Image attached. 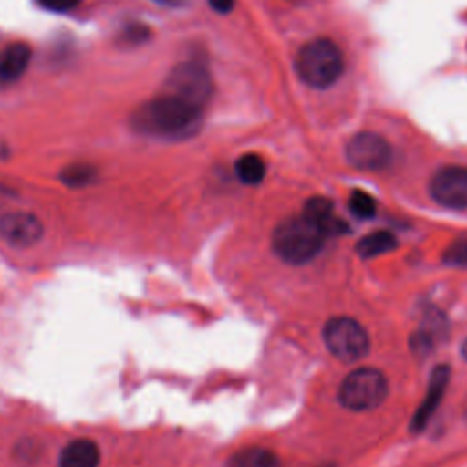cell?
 Segmentation results:
<instances>
[{
	"label": "cell",
	"instance_id": "cell-1",
	"mask_svg": "<svg viewBox=\"0 0 467 467\" xmlns=\"http://www.w3.org/2000/svg\"><path fill=\"white\" fill-rule=\"evenodd\" d=\"M133 128L140 133L182 140L199 133L202 126V108L162 93L144 102L131 117Z\"/></svg>",
	"mask_w": 467,
	"mask_h": 467
},
{
	"label": "cell",
	"instance_id": "cell-2",
	"mask_svg": "<svg viewBox=\"0 0 467 467\" xmlns=\"http://www.w3.org/2000/svg\"><path fill=\"white\" fill-rule=\"evenodd\" d=\"M325 241L323 232L303 215L281 221L272 234V248L279 259L303 265L317 255Z\"/></svg>",
	"mask_w": 467,
	"mask_h": 467
},
{
	"label": "cell",
	"instance_id": "cell-3",
	"mask_svg": "<svg viewBox=\"0 0 467 467\" xmlns=\"http://www.w3.org/2000/svg\"><path fill=\"white\" fill-rule=\"evenodd\" d=\"M297 77L310 88L325 89L343 73V53L328 38L306 42L296 57Z\"/></svg>",
	"mask_w": 467,
	"mask_h": 467
},
{
	"label": "cell",
	"instance_id": "cell-4",
	"mask_svg": "<svg viewBox=\"0 0 467 467\" xmlns=\"http://www.w3.org/2000/svg\"><path fill=\"white\" fill-rule=\"evenodd\" d=\"M387 392L389 383L383 372L372 367H359L345 376L337 398L348 410H370L385 400Z\"/></svg>",
	"mask_w": 467,
	"mask_h": 467
},
{
	"label": "cell",
	"instance_id": "cell-5",
	"mask_svg": "<svg viewBox=\"0 0 467 467\" xmlns=\"http://www.w3.org/2000/svg\"><path fill=\"white\" fill-rule=\"evenodd\" d=\"M323 341L328 352L345 363L359 361L370 348L367 330L352 317L337 316L325 323Z\"/></svg>",
	"mask_w": 467,
	"mask_h": 467
},
{
	"label": "cell",
	"instance_id": "cell-6",
	"mask_svg": "<svg viewBox=\"0 0 467 467\" xmlns=\"http://www.w3.org/2000/svg\"><path fill=\"white\" fill-rule=\"evenodd\" d=\"M164 93L177 97L184 102H190L193 106L204 108L212 95L210 73L199 62H181L170 71L164 82Z\"/></svg>",
	"mask_w": 467,
	"mask_h": 467
},
{
	"label": "cell",
	"instance_id": "cell-7",
	"mask_svg": "<svg viewBox=\"0 0 467 467\" xmlns=\"http://www.w3.org/2000/svg\"><path fill=\"white\" fill-rule=\"evenodd\" d=\"M345 157L358 170L376 171L390 162L392 151L390 144L379 133L359 131L347 142Z\"/></svg>",
	"mask_w": 467,
	"mask_h": 467
},
{
	"label": "cell",
	"instance_id": "cell-8",
	"mask_svg": "<svg viewBox=\"0 0 467 467\" xmlns=\"http://www.w3.org/2000/svg\"><path fill=\"white\" fill-rule=\"evenodd\" d=\"M431 197L445 208L465 210L467 208V168L465 166H443L429 182Z\"/></svg>",
	"mask_w": 467,
	"mask_h": 467
},
{
	"label": "cell",
	"instance_id": "cell-9",
	"mask_svg": "<svg viewBox=\"0 0 467 467\" xmlns=\"http://www.w3.org/2000/svg\"><path fill=\"white\" fill-rule=\"evenodd\" d=\"M42 234L44 224L31 212H7L0 217V239L13 248H29Z\"/></svg>",
	"mask_w": 467,
	"mask_h": 467
},
{
	"label": "cell",
	"instance_id": "cell-10",
	"mask_svg": "<svg viewBox=\"0 0 467 467\" xmlns=\"http://www.w3.org/2000/svg\"><path fill=\"white\" fill-rule=\"evenodd\" d=\"M449 367L447 365H438L432 368L431 378H429V385H427V392L420 403V407L414 410L412 420H410V431L412 432H421L427 423L432 420L434 412L438 410L441 398L447 390L449 385Z\"/></svg>",
	"mask_w": 467,
	"mask_h": 467
},
{
	"label": "cell",
	"instance_id": "cell-11",
	"mask_svg": "<svg viewBox=\"0 0 467 467\" xmlns=\"http://www.w3.org/2000/svg\"><path fill=\"white\" fill-rule=\"evenodd\" d=\"M301 215L306 217L310 223H314L323 232L325 237L348 232L345 221L339 219L334 213L332 202L328 199H325V197H312V199H308L305 202V206H303Z\"/></svg>",
	"mask_w": 467,
	"mask_h": 467
},
{
	"label": "cell",
	"instance_id": "cell-12",
	"mask_svg": "<svg viewBox=\"0 0 467 467\" xmlns=\"http://www.w3.org/2000/svg\"><path fill=\"white\" fill-rule=\"evenodd\" d=\"M31 49L24 42H13L0 53V84H13L27 69Z\"/></svg>",
	"mask_w": 467,
	"mask_h": 467
},
{
	"label": "cell",
	"instance_id": "cell-13",
	"mask_svg": "<svg viewBox=\"0 0 467 467\" xmlns=\"http://www.w3.org/2000/svg\"><path fill=\"white\" fill-rule=\"evenodd\" d=\"M100 451L93 440L77 438L69 441L58 460V467H99Z\"/></svg>",
	"mask_w": 467,
	"mask_h": 467
},
{
	"label": "cell",
	"instance_id": "cell-14",
	"mask_svg": "<svg viewBox=\"0 0 467 467\" xmlns=\"http://www.w3.org/2000/svg\"><path fill=\"white\" fill-rule=\"evenodd\" d=\"M226 467H281L279 458L265 447H246L234 452Z\"/></svg>",
	"mask_w": 467,
	"mask_h": 467
},
{
	"label": "cell",
	"instance_id": "cell-15",
	"mask_svg": "<svg viewBox=\"0 0 467 467\" xmlns=\"http://www.w3.org/2000/svg\"><path fill=\"white\" fill-rule=\"evenodd\" d=\"M398 241L390 232H372L365 237H361L356 244V254L363 259H372L378 257L381 254H389L392 250H396Z\"/></svg>",
	"mask_w": 467,
	"mask_h": 467
},
{
	"label": "cell",
	"instance_id": "cell-16",
	"mask_svg": "<svg viewBox=\"0 0 467 467\" xmlns=\"http://www.w3.org/2000/svg\"><path fill=\"white\" fill-rule=\"evenodd\" d=\"M266 164L255 153H244L235 161V175L244 184H259L265 179Z\"/></svg>",
	"mask_w": 467,
	"mask_h": 467
},
{
	"label": "cell",
	"instance_id": "cell-17",
	"mask_svg": "<svg viewBox=\"0 0 467 467\" xmlns=\"http://www.w3.org/2000/svg\"><path fill=\"white\" fill-rule=\"evenodd\" d=\"M97 168L89 162H73L60 171V181L69 188H84L97 181Z\"/></svg>",
	"mask_w": 467,
	"mask_h": 467
},
{
	"label": "cell",
	"instance_id": "cell-18",
	"mask_svg": "<svg viewBox=\"0 0 467 467\" xmlns=\"http://www.w3.org/2000/svg\"><path fill=\"white\" fill-rule=\"evenodd\" d=\"M350 212L359 219H370L376 213V201L363 190H354L348 199Z\"/></svg>",
	"mask_w": 467,
	"mask_h": 467
},
{
	"label": "cell",
	"instance_id": "cell-19",
	"mask_svg": "<svg viewBox=\"0 0 467 467\" xmlns=\"http://www.w3.org/2000/svg\"><path fill=\"white\" fill-rule=\"evenodd\" d=\"M443 263L451 266L467 268V239H456L443 252Z\"/></svg>",
	"mask_w": 467,
	"mask_h": 467
},
{
	"label": "cell",
	"instance_id": "cell-20",
	"mask_svg": "<svg viewBox=\"0 0 467 467\" xmlns=\"http://www.w3.org/2000/svg\"><path fill=\"white\" fill-rule=\"evenodd\" d=\"M150 36V29L142 24H128L122 31H120V42L128 44V46H139L142 42H146Z\"/></svg>",
	"mask_w": 467,
	"mask_h": 467
},
{
	"label": "cell",
	"instance_id": "cell-21",
	"mask_svg": "<svg viewBox=\"0 0 467 467\" xmlns=\"http://www.w3.org/2000/svg\"><path fill=\"white\" fill-rule=\"evenodd\" d=\"M82 0H38V4L53 13H67L73 11Z\"/></svg>",
	"mask_w": 467,
	"mask_h": 467
},
{
	"label": "cell",
	"instance_id": "cell-22",
	"mask_svg": "<svg viewBox=\"0 0 467 467\" xmlns=\"http://www.w3.org/2000/svg\"><path fill=\"white\" fill-rule=\"evenodd\" d=\"M234 2H235V0H208L210 7H212L213 11H217V13H221V15L230 13L232 7H234Z\"/></svg>",
	"mask_w": 467,
	"mask_h": 467
},
{
	"label": "cell",
	"instance_id": "cell-23",
	"mask_svg": "<svg viewBox=\"0 0 467 467\" xmlns=\"http://www.w3.org/2000/svg\"><path fill=\"white\" fill-rule=\"evenodd\" d=\"M153 2H157V4H161V5H170V7H179V5H184V4H188L190 0H153Z\"/></svg>",
	"mask_w": 467,
	"mask_h": 467
},
{
	"label": "cell",
	"instance_id": "cell-24",
	"mask_svg": "<svg viewBox=\"0 0 467 467\" xmlns=\"http://www.w3.org/2000/svg\"><path fill=\"white\" fill-rule=\"evenodd\" d=\"M462 354H463V358L467 359V339H465V343H463V347H462Z\"/></svg>",
	"mask_w": 467,
	"mask_h": 467
},
{
	"label": "cell",
	"instance_id": "cell-25",
	"mask_svg": "<svg viewBox=\"0 0 467 467\" xmlns=\"http://www.w3.org/2000/svg\"><path fill=\"white\" fill-rule=\"evenodd\" d=\"M463 412H465V418H467V398H465V403H463Z\"/></svg>",
	"mask_w": 467,
	"mask_h": 467
},
{
	"label": "cell",
	"instance_id": "cell-26",
	"mask_svg": "<svg viewBox=\"0 0 467 467\" xmlns=\"http://www.w3.org/2000/svg\"><path fill=\"white\" fill-rule=\"evenodd\" d=\"M292 2H297V0H292Z\"/></svg>",
	"mask_w": 467,
	"mask_h": 467
}]
</instances>
